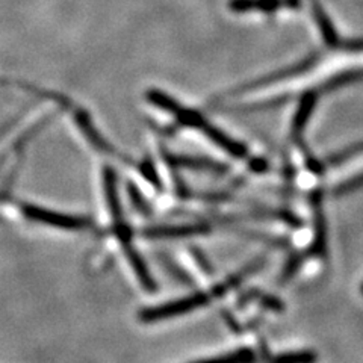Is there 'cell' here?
<instances>
[{"mask_svg": "<svg viewBox=\"0 0 363 363\" xmlns=\"http://www.w3.org/2000/svg\"><path fill=\"white\" fill-rule=\"evenodd\" d=\"M264 264H265V259H257V260H255V262L244 267V269L238 271L236 274H233L232 277L220 283V285L212 286L206 292H196L192 295H188V297L179 298L172 303L156 306V308L144 309L140 313V320L143 323H156V321L169 320V318L185 315L192 311H197V309L203 308V306H208L212 300L223 297V295H225L227 292L232 291L238 285H241V283L245 280V277L255 274V272H257L260 268L264 267Z\"/></svg>", "mask_w": 363, "mask_h": 363, "instance_id": "1", "label": "cell"}, {"mask_svg": "<svg viewBox=\"0 0 363 363\" xmlns=\"http://www.w3.org/2000/svg\"><path fill=\"white\" fill-rule=\"evenodd\" d=\"M105 194H106V200L109 204V211L112 215V232L116 233L117 240L120 241L123 252L126 255L129 264L132 265V268L135 269L136 276H138V280L143 283V286L153 289L155 283L152 276L147 271L143 259L140 256V253L136 252V248L133 247V238H132V230L128 227V224L124 223L123 220V211L120 206V200L117 196V186H116V176L112 174V172L106 168L105 172Z\"/></svg>", "mask_w": 363, "mask_h": 363, "instance_id": "2", "label": "cell"}, {"mask_svg": "<svg viewBox=\"0 0 363 363\" xmlns=\"http://www.w3.org/2000/svg\"><path fill=\"white\" fill-rule=\"evenodd\" d=\"M321 56H323L321 52H312L311 55L306 56V58L301 60L300 62L294 64V65H289V67H285V68H281V70H277V72L271 73L268 76H262V77L256 79V81H252V82L238 86L229 94L238 96V94H242V93H248V91L262 89V88L274 85L277 82L288 81V79L303 76V74H306L308 72H311L313 67L318 65V62L321 61Z\"/></svg>", "mask_w": 363, "mask_h": 363, "instance_id": "3", "label": "cell"}, {"mask_svg": "<svg viewBox=\"0 0 363 363\" xmlns=\"http://www.w3.org/2000/svg\"><path fill=\"white\" fill-rule=\"evenodd\" d=\"M21 212L28 220L43 225L55 227V229L77 232L84 229L86 230L91 227V221L84 217H76V215H68L62 212L44 209L40 206H33V204H23Z\"/></svg>", "mask_w": 363, "mask_h": 363, "instance_id": "4", "label": "cell"}, {"mask_svg": "<svg viewBox=\"0 0 363 363\" xmlns=\"http://www.w3.org/2000/svg\"><path fill=\"white\" fill-rule=\"evenodd\" d=\"M324 191L321 188L313 189L309 194L311 206L313 212V242L308 250V256L327 259V223L323 211Z\"/></svg>", "mask_w": 363, "mask_h": 363, "instance_id": "5", "label": "cell"}, {"mask_svg": "<svg viewBox=\"0 0 363 363\" xmlns=\"http://www.w3.org/2000/svg\"><path fill=\"white\" fill-rule=\"evenodd\" d=\"M318 97H320V93H318L315 88L304 91V93L300 96L298 108H297V111H295V116L292 120V128H291V136L295 143L303 140V132H304L306 126H308L309 118L316 106Z\"/></svg>", "mask_w": 363, "mask_h": 363, "instance_id": "6", "label": "cell"}, {"mask_svg": "<svg viewBox=\"0 0 363 363\" xmlns=\"http://www.w3.org/2000/svg\"><path fill=\"white\" fill-rule=\"evenodd\" d=\"M301 0H230L229 8L233 13H250V11H260V13H274L280 8L298 9Z\"/></svg>", "mask_w": 363, "mask_h": 363, "instance_id": "7", "label": "cell"}, {"mask_svg": "<svg viewBox=\"0 0 363 363\" xmlns=\"http://www.w3.org/2000/svg\"><path fill=\"white\" fill-rule=\"evenodd\" d=\"M311 11H312V16H313L316 25H318V29H320V32H321L323 41L325 43L327 48H330L333 50H337L340 35L337 33V30H336V28L333 25V21L330 20V17L327 16L324 8L316 2V0H312Z\"/></svg>", "mask_w": 363, "mask_h": 363, "instance_id": "8", "label": "cell"}, {"mask_svg": "<svg viewBox=\"0 0 363 363\" xmlns=\"http://www.w3.org/2000/svg\"><path fill=\"white\" fill-rule=\"evenodd\" d=\"M363 81V68H353V70H347L339 74L332 76L330 79H327L323 84L318 85L315 89L318 93H332V91L340 89L348 85H353L357 82Z\"/></svg>", "mask_w": 363, "mask_h": 363, "instance_id": "9", "label": "cell"}, {"mask_svg": "<svg viewBox=\"0 0 363 363\" xmlns=\"http://www.w3.org/2000/svg\"><path fill=\"white\" fill-rule=\"evenodd\" d=\"M362 153H363V141L351 144V145L345 147V149L328 156L325 159V167H337L340 164L350 161L351 157H356L357 155H362Z\"/></svg>", "mask_w": 363, "mask_h": 363, "instance_id": "10", "label": "cell"}, {"mask_svg": "<svg viewBox=\"0 0 363 363\" xmlns=\"http://www.w3.org/2000/svg\"><path fill=\"white\" fill-rule=\"evenodd\" d=\"M360 188H363V173H359L354 177L347 179L345 182H342V184L337 185L333 189V196L335 197H342V196L351 194V192H354Z\"/></svg>", "mask_w": 363, "mask_h": 363, "instance_id": "11", "label": "cell"}, {"mask_svg": "<svg viewBox=\"0 0 363 363\" xmlns=\"http://www.w3.org/2000/svg\"><path fill=\"white\" fill-rule=\"evenodd\" d=\"M306 259H308V255H303V253H298V255L292 256V257L289 259V262L286 264L285 269H283L281 283L289 281L295 274H297V271H298L300 267L304 264Z\"/></svg>", "mask_w": 363, "mask_h": 363, "instance_id": "12", "label": "cell"}, {"mask_svg": "<svg viewBox=\"0 0 363 363\" xmlns=\"http://www.w3.org/2000/svg\"><path fill=\"white\" fill-rule=\"evenodd\" d=\"M277 360H289V362H303V363H309L318 359L316 353L313 351H297V353H286V354H280L276 357Z\"/></svg>", "mask_w": 363, "mask_h": 363, "instance_id": "13", "label": "cell"}, {"mask_svg": "<svg viewBox=\"0 0 363 363\" xmlns=\"http://www.w3.org/2000/svg\"><path fill=\"white\" fill-rule=\"evenodd\" d=\"M337 50L347 52V53H363V38H353V40L340 38Z\"/></svg>", "mask_w": 363, "mask_h": 363, "instance_id": "14", "label": "cell"}, {"mask_svg": "<svg viewBox=\"0 0 363 363\" xmlns=\"http://www.w3.org/2000/svg\"><path fill=\"white\" fill-rule=\"evenodd\" d=\"M360 289H362V294H363V285H362V288H360Z\"/></svg>", "mask_w": 363, "mask_h": 363, "instance_id": "15", "label": "cell"}]
</instances>
